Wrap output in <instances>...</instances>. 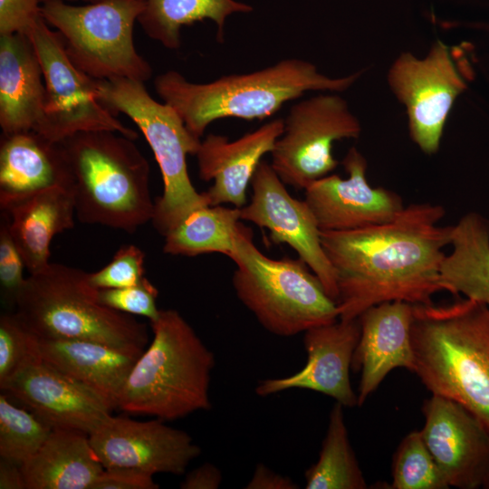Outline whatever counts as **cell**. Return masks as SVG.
I'll return each instance as SVG.
<instances>
[{"label": "cell", "instance_id": "6da1fadb", "mask_svg": "<svg viewBox=\"0 0 489 489\" xmlns=\"http://www.w3.org/2000/svg\"><path fill=\"white\" fill-rule=\"evenodd\" d=\"M445 208L411 204L392 220L348 231H321L338 291L339 319H357L387 302L433 303L444 291L440 270L452 225H439Z\"/></svg>", "mask_w": 489, "mask_h": 489}, {"label": "cell", "instance_id": "7a4b0ae2", "mask_svg": "<svg viewBox=\"0 0 489 489\" xmlns=\"http://www.w3.org/2000/svg\"><path fill=\"white\" fill-rule=\"evenodd\" d=\"M413 372L469 411L489 434V307L473 299L413 305Z\"/></svg>", "mask_w": 489, "mask_h": 489}, {"label": "cell", "instance_id": "3957f363", "mask_svg": "<svg viewBox=\"0 0 489 489\" xmlns=\"http://www.w3.org/2000/svg\"><path fill=\"white\" fill-rule=\"evenodd\" d=\"M360 74L331 78L310 62L285 59L259 71L225 75L206 83L189 82L170 70L155 78L154 88L200 139L215 120L228 117L263 120L307 91H346Z\"/></svg>", "mask_w": 489, "mask_h": 489}, {"label": "cell", "instance_id": "277c9868", "mask_svg": "<svg viewBox=\"0 0 489 489\" xmlns=\"http://www.w3.org/2000/svg\"><path fill=\"white\" fill-rule=\"evenodd\" d=\"M133 140L98 130L78 132L58 142L82 223L133 233L152 221L150 167Z\"/></svg>", "mask_w": 489, "mask_h": 489}, {"label": "cell", "instance_id": "5b68a950", "mask_svg": "<svg viewBox=\"0 0 489 489\" xmlns=\"http://www.w3.org/2000/svg\"><path fill=\"white\" fill-rule=\"evenodd\" d=\"M150 327L152 340L131 369L117 408L164 421L209 410L212 350L176 310H160Z\"/></svg>", "mask_w": 489, "mask_h": 489}, {"label": "cell", "instance_id": "8992f818", "mask_svg": "<svg viewBox=\"0 0 489 489\" xmlns=\"http://www.w3.org/2000/svg\"><path fill=\"white\" fill-rule=\"evenodd\" d=\"M14 312L38 339L91 340L135 352L149 343L146 324L101 304L89 273L62 264L26 277Z\"/></svg>", "mask_w": 489, "mask_h": 489}, {"label": "cell", "instance_id": "52a82bcc", "mask_svg": "<svg viewBox=\"0 0 489 489\" xmlns=\"http://www.w3.org/2000/svg\"><path fill=\"white\" fill-rule=\"evenodd\" d=\"M230 259L237 266L232 278L236 297L268 332L292 337L339 319L336 302L303 261L264 255L244 225Z\"/></svg>", "mask_w": 489, "mask_h": 489}, {"label": "cell", "instance_id": "ba28073f", "mask_svg": "<svg viewBox=\"0 0 489 489\" xmlns=\"http://www.w3.org/2000/svg\"><path fill=\"white\" fill-rule=\"evenodd\" d=\"M97 94L112 113L131 119L152 149L163 180L151 221L160 235L166 236L190 213L209 206L187 170V158L197 154L201 140L170 105L154 100L143 82L127 78L97 80Z\"/></svg>", "mask_w": 489, "mask_h": 489}, {"label": "cell", "instance_id": "9c48e42d", "mask_svg": "<svg viewBox=\"0 0 489 489\" xmlns=\"http://www.w3.org/2000/svg\"><path fill=\"white\" fill-rule=\"evenodd\" d=\"M143 9V0H89L83 5L43 0L41 13L60 34L71 61L86 74L145 82L152 67L137 52L133 39Z\"/></svg>", "mask_w": 489, "mask_h": 489}, {"label": "cell", "instance_id": "30bf717a", "mask_svg": "<svg viewBox=\"0 0 489 489\" xmlns=\"http://www.w3.org/2000/svg\"><path fill=\"white\" fill-rule=\"evenodd\" d=\"M38 56L45 84L43 120L35 130L53 142L83 131L109 130L136 139L138 133L119 120L100 100L97 79L69 58L57 31L43 15L26 34Z\"/></svg>", "mask_w": 489, "mask_h": 489}, {"label": "cell", "instance_id": "8fae6325", "mask_svg": "<svg viewBox=\"0 0 489 489\" xmlns=\"http://www.w3.org/2000/svg\"><path fill=\"white\" fill-rule=\"evenodd\" d=\"M283 131L272 150L271 166L281 180L296 189H306L328 176L339 162L333 143L356 139L361 127L347 102L336 94H319L291 107Z\"/></svg>", "mask_w": 489, "mask_h": 489}, {"label": "cell", "instance_id": "7c38bea8", "mask_svg": "<svg viewBox=\"0 0 489 489\" xmlns=\"http://www.w3.org/2000/svg\"><path fill=\"white\" fill-rule=\"evenodd\" d=\"M388 82L406 107L412 140L426 154L437 152L451 108L467 88L449 47L437 40L424 58L401 53L389 68Z\"/></svg>", "mask_w": 489, "mask_h": 489}, {"label": "cell", "instance_id": "4fadbf2b", "mask_svg": "<svg viewBox=\"0 0 489 489\" xmlns=\"http://www.w3.org/2000/svg\"><path fill=\"white\" fill-rule=\"evenodd\" d=\"M284 185L271 164L262 160L251 180V201L240 208V218L267 229L273 244L292 247L336 302L335 273L321 244V229L306 202L292 197Z\"/></svg>", "mask_w": 489, "mask_h": 489}, {"label": "cell", "instance_id": "5bb4252c", "mask_svg": "<svg viewBox=\"0 0 489 489\" xmlns=\"http://www.w3.org/2000/svg\"><path fill=\"white\" fill-rule=\"evenodd\" d=\"M89 440L104 468H134L151 475H184L201 455L188 433L158 418L137 421L110 416L89 435Z\"/></svg>", "mask_w": 489, "mask_h": 489}, {"label": "cell", "instance_id": "9a60e30c", "mask_svg": "<svg viewBox=\"0 0 489 489\" xmlns=\"http://www.w3.org/2000/svg\"><path fill=\"white\" fill-rule=\"evenodd\" d=\"M0 388L53 429L90 435L114 408L101 395L57 369L41 354L0 384Z\"/></svg>", "mask_w": 489, "mask_h": 489}, {"label": "cell", "instance_id": "2e32d148", "mask_svg": "<svg viewBox=\"0 0 489 489\" xmlns=\"http://www.w3.org/2000/svg\"><path fill=\"white\" fill-rule=\"evenodd\" d=\"M423 440L448 485L484 488L489 481V434L458 403L432 394L423 403Z\"/></svg>", "mask_w": 489, "mask_h": 489}, {"label": "cell", "instance_id": "e0dca14e", "mask_svg": "<svg viewBox=\"0 0 489 489\" xmlns=\"http://www.w3.org/2000/svg\"><path fill=\"white\" fill-rule=\"evenodd\" d=\"M342 165L347 178L325 176L305 189L304 201L321 231H348L385 223L403 210L397 193L368 183L367 160L355 147L349 149Z\"/></svg>", "mask_w": 489, "mask_h": 489}, {"label": "cell", "instance_id": "ac0fdd59", "mask_svg": "<svg viewBox=\"0 0 489 489\" xmlns=\"http://www.w3.org/2000/svg\"><path fill=\"white\" fill-rule=\"evenodd\" d=\"M307 360L296 373L261 380L255 393L267 397L292 388L309 389L329 396L343 407L358 406L350 380L353 354L360 335L359 318L338 319L303 332Z\"/></svg>", "mask_w": 489, "mask_h": 489}, {"label": "cell", "instance_id": "d6986e66", "mask_svg": "<svg viewBox=\"0 0 489 489\" xmlns=\"http://www.w3.org/2000/svg\"><path fill=\"white\" fill-rule=\"evenodd\" d=\"M283 119L273 120L235 140L208 134L196 154L198 176L213 185L204 192L209 206L246 205V190L262 161L283 131Z\"/></svg>", "mask_w": 489, "mask_h": 489}, {"label": "cell", "instance_id": "ffe728a7", "mask_svg": "<svg viewBox=\"0 0 489 489\" xmlns=\"http://www.w3.org/2000/svg\"><path fill=\"white\" fill-rule=\"evenodd\" d=\"M412 317L413 304L401 301L372 306L358 317L360 335L351 369L360 372L357 394L359 407L391 370L406 368L413 372Z\"/></svg>", "mask_w": 489, "mask_h": 489}, {"label": "cell", "instance_id": "44dd1931", "mask_svg": "<svg viewBox=\"0 0 489 489\" xmlns=\"http://www.w3.org/2000/svg\"><path fill=\"white\" fill-rule=\"evenodd\" d=\"M43 70L30 38L0 35V126L3 134L37 130L45 110Z\"/></svg>", "mask_w": 489, "mask_h": 489}, {"label": "cell", "instance_id": "7402d4cb", "mask_svg": "<svg viewBox=\"0 0 489 489\" xmlns=\"http://www.w3.org/2000/svg\"><path fill=\"white\" fill-rule=\"evenodd\" d=\"M62 187L71 177L62 149L34 130L2 134L0 207L43 190Z\"/></svg>", "mask_w": 489, "mask_h": 489}, {"label": "cell", "instance_id": "603a6c76", "mask_svg": "<svg viewBox=\"0 0 489 489\" xmlns=\"http://www.w3.org/2000/svg\"><path fill=\"white\" fill-rule=\"evenodd\" d=\"M29 273L50 262L53 238L74 226L72 192L62 187L43 190L1 209Z\"/></svg>", "mask_w": 489, "mask_h": 489}, {"label": "cell", "instance_id": "cb8c5ba5", "mask_svg": "<svg viewBox=\"0 0 489 489\" xmlns=\"http://www.w3.org/2000/svg\"><path fill=\"white\" fill-rule=\"evenodd\" d=\"M42 358L93 389L114 408L125 381L143 352L128 351L84 340L39 339Z\"/></svg>", "mask_w": 489, "mask_h": 489}, {"label": "cell", "instance_id": "d4e9b609", "mask_svg": "<svg viewBox=\"0 0 489 489\" xmlns=\"http://www.w3.org/2000/svg\"><path fill=\"white\" fill-rule=\"evenodd\" d=\"M103 469L89 435L67 429H53L22 465L27 489H90Z\"/></svg>", "mask_w": 489, "mask_h": 489}, {"label": "cell", "instance_id": "484cf974", "mask_svg": "<svg viewBox=\"0 0 489 489\" xmlns=\"http://www.w3.org/2000/svg\"><path fill=\"white\" fill-rule=\"evenodd\" d=\"M452 251L440 270L444 291L489 307V221L475 212L452 225Z\"/></svg>", "mask_w": 489, "mask_h": 489}, {"label": "cell", "instance_id": "4316f807", "mask_svg": "<svg viewBox=\"0 0 489 489\" xmlns=\"http://www.w3.org/2000/svg\"><path fill=\"white\" fill-rule=\"evenodd\" d=\"M144 9L138 23L145 34L165 48L180 47V31L183 26L206 19L217 26V39L224 40L227 17L234 14H245L253 7L237 0H143Z\"/></svg>", "mask_w": 489, "mask_h": 489}, {"label": "cell", "instance_id": "83f0119b", "mask_svg": "<svg viewBox=\"0 0 489 489\" xmlns=\"http://www.w3.org/2000/svg\"><path fill=\"white\" fill-rule=\"evenodd\" d=\"M240 208L206 206L190 213L165 237L163 252L196 256L218 253L231 258L243 226Z\"/></svg>", "mask_w": 489, "mask_h": 489}, {"label": "cell", "instance_id": "f1b7e54d", "mask_svg": "<svg viewBox=\"0 0 489 489\" xmlns=\"http://www.w3.org/2000/svg\"><path fill=\"white\" fill-rule=\"evenodd\" d=\"M343 406L332 407L319 458L305 472L306 489H365V477L351 447Z\"/></svg>", "mask_w": 489, "mask_h": 489}, {"label": "cell", "instance_id": "f546056e", "mask_svg": "<svg viewBox=\"0 0 489 489\" xmlns=\"http://www.w3.org/2000/svg\"><path fill=\"white\" fill-rule=\"evenodd\" d=\"M53 428L34 413L15 407L0 394V458L19 465L44 444Z\"/></svg>", "mask_w": 489, "mask_h": 489}, {"label": "cell", "instance_id": "4dcf8cb0", "mask_svg": "<svg viewBox=\"0 0 489 489\" xmlns=\"http://www.w3.org/2000/svg\"><path fill=\"white\" fill-rule=\"evenodd\" d=\"M392 489H447L443 474L427 449L420 430L408 434L392 459Z\"/></svg>", "mask_w": 489, "mask_h": 489}, {"label": "cell", "instance_id": "1f68e13d", "mask_svg": "<svg viewBox=\"0 0 489 489\" xmlns=\"http://www.w3.org/2000/svg\"><path fill=\"white\" fill-rule=\"evenodd\" d=\"M40 354L39 339L14 312L0 317V384Z\"/></svg>", "mask_w": 489, "mask_h": 489}, {"label": "cell", "instance_id": "d6a6232c", "mask_svg": "<svg viewBox=\"0 0 489 489\" xmlns=\"http://www.w3.org/2000/svg\"><path fill=\"white\" fill-rule=\"evenodd\" d=\"M145 254L134 244L122 245L111 261L99 271L89 273L96 289L124 288L136 285L144 278Z\"/></svg>", "mask_w": 489, "mask_h": 489}, {"label": "cell", "instance_id": "836d02e7", "mask_svg": "<svg viewBox=\"0 0 489 489\" xmlns=\"http://www.w3.org/2000/svg\"><path fill=\"white\" fill-rule=\"evenodd\" d=\"M158 289L146 277L138 284L124 288L98 289L100 302L116 311L146 317L150 321L158 319Z\"/></svg>", "mask_w": 489, "mask_h": 489}, {"label": "cell", "instance_id": "e575fe53", "mask_svg": "<svg viewBox=\"0 0 489 489\" xmlns=\"http://www.w3.org/2000/svg\"><path fill=\"white\" fill-rule=\"evenodd\" d=\"M23 256L9 231L6 218L2 214L0 221V288L2 303L14 312L17 296L26 277Z\"/></svg>", "mask_w": 489, "mask_h": 489}, {"label": "cell", "instance_id": "d590c367", "mask_svg": "<svg viewBox=\"0 0 489 489\" xmlns=\"http://www.w3.org/2000/svg\"><path fill=\"white\" fill-rule=\"evenodd\" d=\"M43 0H0V35L27 34L42 16Z\"/></svg>", "mask_w": 489, "mask_h": 489}, {"label": "cell", "instance_id": "8d00e7d4", "mask_svg": "<svg viewBox=\"0 0 489 489\" xmlns=\"http://www.w3.org/2000/svg\"><path fill=\"white\" fill-rule=\"evenodd\" d=\"M153 475L127 467L104 468L90 489H158Z\"/></svg>", "mask_w": 489, "mask_h": 489}, {"label": "cell", "instance_id": "74e56055", "mask_svg": "<svg viewBox=\"0 0 489 489\" xmlns=\"http://www.w3.org/2000/svg\"><path fill=\"white\" fill-rule=\"evenodd\" d=\"M223 480L221 470L206 462L188 472L180 483L181 489H217Z\"/></svg>", "mask_w": 489, "mask_h": 489}, {"label": "cell", "instance_id": "f35d334b", "mask_svg": "<svg viewBox=\"0 0 489 489\" xmlns=\"http://www.w3.org/2000/svg\"><path fill=\"white\" fill-rule=\"evenodd\" d=\"M246 489H297L298 484L290 477L282 475L265 465H256Z\"/></svg>", "mask_w": 489, "mask_h": 489}, {"label": "cell", "instance_id": "ab89813d", "mask_svg": "<svg viewBox=\"0 0 489 489\" xmlns=\"http://www.w3.org/2000/svg\"><path fill=\"white\" fill-rule=\"evenodd\" d=\"M0 489H27L21 465L0 458Z\"/></svg>", "mask_w": 489, "mask_h": 489}, {"label": "cell", "instance_id": "60d3db41", "mask_svg": "<svg viewBox=\"0 0 489 489\" xmlns=\"http://www.w3.org/2000/svg\"><path fill=\"white\" fill-rule=\"evenodd\" d=\"M484 489H489V481L487 482V484L484 485Z\"/></svg>", "mask_w": 489, "mask_h": 489}, {"label": "cell", "instance_id": "b9f144b4", "mask_svg": "<svg viewBox=\"0 0 489 489\" xmlns=\"http://www.w3.org/2000/svg\"><path fill=\"white\" fill-rule=\"evenodd\" d=\"M83 1L88 2L89 0H83Z\"/></svg>", "mask_w": 489, "mask_h": 489}]
</instances>
